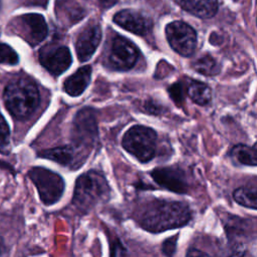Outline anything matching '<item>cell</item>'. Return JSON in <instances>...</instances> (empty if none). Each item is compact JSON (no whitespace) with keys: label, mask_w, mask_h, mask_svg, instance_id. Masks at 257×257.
Wrapping results in <instances>:
<instances>
[{"label":"cell","mask_w":257,"mask_h":257,"mask_svg":"<svg viewBox=\"0 0 257 257\" xmlns=\"http://www.w3.org/2000/svg\"><path fill=\"white\" fill-rule=\"evenodd\" d=\"M166 36L170 46L180 55L191 56L197 46L195 29L184 21H173L166 26Z\"/></svg>","instance_id":"6"},{"label":"cell","mask_w":257,"mask_h":257,"mask_svg":"<svg viewBox=\"0 0 257 257\" xmlns=\"http://www.w3.org/2000/svg\"><path fill=\"white\" fill-rule=\"evenodd\" d=\"M113 21L123 29L142 36L148 34L153 26L148 16L134 9L120 10L113 16Z\"/></svg>","instance_id":"9"},{"label":"cell","mask_w":257,"mask_h":257,"mask_svg":"<svg viewBox=\"0 0 257 257\" xmlns=\"http://www.w3.org/2000/svg\"><path fill=\"white\" fill-rule=\"evenodd\" d=\"M153 179L160 186L179 194L188 191V183L182 170L175 167L157 168L151 173Z\"/></svg>","instance_id":"11"},{"label":"cell","mask_w":257,"mask_h":257,"mask_svg":"<svg viewBox=\"0 0 257 257\" xmlns=\"http://www.w3.org/2000/svg\"><path fill=\"white\" fill-rule=\"evenodd\" d=\"M122 147L141 163L150 162L156 154L157 134L151 127L134 125L124 134Z\"/></svg>","instance_id":"4"},{"label":"cell","mask_w":257,"mask_h":257,"mask_svg":"<svg viewBox=\"0 0 257 257\" xmlns=\"http://www.w3.org/2000/svg\"><path fill=\"white\" fill-rule=\"evenodd\" d=\"M231 155L242 165L257 166V142L252 147L237 145L232 149Z\"/></svg>","instance_id":"19"},{"label":"cell","mask_w":257,"mask_h":257,"mask_svg":"<svg viewBox=\"0 0 257 257\" xmlns=\"http://www.w3.org/2000/svg\"><path fill=\"white\" fill-rule=\"evenodd\" d=\"M90 75L91 67L89 65L80 67L77 71L65 79L63 83L65 92L71 96L80 95L90 82Z\"/></svg>","instance_id":"15"},{"label":"cell","mask_w":257,"mask_h":257,"mask_svg":"<svg viewBox=\"0 0 257 257\" xmlns=\"http://www.w3.org/2000/svg\"><path fill=\"white\" fill-rule=\"evenodd\" d=\"M124 249L118 242V240L114 241L113 244L110 246V257H121Z\"/></svg>","instance_id":"26"},{"label":"cell","mask_w":257,"mask_h":257,"mask_svg":"<svg viewBox=\"0 0 257 257\" xmlns=\"http://www.w3.org/2000/svg\"><path fill=\"white\" fill-rule=\"evenodd\" d=\"M186 94L197 104L206 105L212 98L211 88L204 82L195 79H186Z\"/></svg>","instance_id":"16"},{"label":"cell","mask_w":257,"mask_h":257,"mask_svg":"<svg viewBox=\"0 0 257 257\" xmlns=\"http://www.w3.org/2000/svg\"><path fill=\"white\" fill-rule=\"evenodd\" d=\"M144 109L151 114H160L163 111V107L152 99L147 100L144 103Z\"/></svg>","instance_id":"25"},{"label":"cell","mask_w":257,"mask_h":257,"mask_svg":"<svg viewBox=\"0 0 257 257\" xmlns=\"http://www.w3.org/2000/svg\"><path fill=\"white\" fill-rule=\"evenodd\" d=\"M71 54L66 46L42 49L39 53L40 63L53 75L64 72L71 64Z\"/></svg>","instance_id":"10"},{"label":"cell","mask_w":257,"mask_h":257,"mask_svg":"<svg viewBox=\"0 0 257 257\" xmlns=\"http://www.w3.org/2000/svg\"><path fill=\"white\" fill-rule=\"evenodd\" d=\"M186 257H210V256L201 250H198L196 248H190L187 251Z\"/></svg>","instance_id":"27"},{"label":"cell","mask_w":257,"mask_h":257,"mask_svg":"<svg viewBox=\"0 0 257 257\" xmlns=\"http://www.w3.org/2000/svg\"><path fill=\"white\" fill-rule=\"evenodd\" d=\"M234 200L251 209H257V182L239 187L233 193Z\"/></svg>","instance_id":"17"},{"label":"cell","mask_w":257,"mask_h":257,"mask_svg":"<svg viewBox=\"0 0 257 257\" xmlns=\"http://www.w3.org/2000/svg\"><path fill=\"white\" fill-rule=\"evenodd\" d=\"M10 152V131L5 118L0 114V153L7 155Z\"/></svg>","instance_id":"21"},{"label":"cell","mask_w":257,"mask_h":257,"mask_svg":"<svg viewBox=\"0 0 257 257\" xmlns=\"http://www.w3.org/2000/svg\"><path fill=\"white\" fill-rule=\"evenodd\" d=\"M22 31L26 36V40L31 45L40 43L47 35L48 28L42 15L36 13L24 14L19 17Z\"/></svg>","instance_id":"13"},{"label":"cell","mask_w":257,"mask_h":257,"mask_svg":"<svg viewBox=\"0 0 257 257\" xmlns=\"http://www.w3.org/2000/svg\"><path fill=\"white\" fill-rule=\"evenodd\" d=\"M100 39L101 29L97 24L89 25L80 32L75 44V50L79 61H87L92 56Z\"/></svg>","instance_id":"12"},{"label":"cell","mask_w":257,"mask_h":257,"mask_svg":"<svg viewBox=\"0 0 257 257\" xmlns=\"http://www.w3.org/2000/svg\"><path fill=\"white\" fill-rule=\"evenodd\" d=\"M28 176L35 185L43 204L52 205L62 196L64 181L58 174L42 167H35L28 172Z\"/></svg>","instance_id":"5"},{"label":"cell","mask_w":257,"mask_h":257,"mask_svg":"<svg viewBox=\"0 0 257 257\" xmlns=\"http://www.w3.org/2000/svg\"><path fill=\"white\" fill-rule=\"evenodd\" d=\"M139 58V49L128 39L115 35L109 46L107 62L109 67L116 70L131 69Z\"/></svg>","instance_id":"7"},{"label":"cell","mask_w":257,"mask_h":257,"mask_svg":"<svg viewBox=\"0 0 257 257\" xmlns=\"http://www.w3.org/2000/svg\"><path fill=\"white\" fill-rule=\"evenodd\" d=\"M2 249H3V247H2V241H1V239H0V255H1V253H2Z\"/></svg>","instance_id":"29"},{"label":"cell","mask_w":257,"mask_h":257,"mask_svg":"<svg viewBox=\"0 0 257 257\" xmlns=\"http://www.w3.org/2000/svg\"><path fill=\"white\" fill-rule=\"evenodd\" d=\"M0 7H1V0H0Z\"/></svg>","instance_id":"30"},{"label":"cell","mask_w":257,"mask_h":257,"mask_svg":"<svg viewBox=\"0 0 257 257\" xmlns=\"http://www.w3.org/2000/svg\"><path fill=\"white\" fill-rule=\"evenodd\" d=\"M192 66L197 72L207 75V76L216 75L221 70L220 64L217 62V60L215 58H213L209 54H206V55L198 58L197 60H195L192 63Z\"/></svg>","instance_id":"20"},{"label":"cell","mask_w":257,"mask_h":257,"mask_svg":"<svg viewBox=\"0 0 257 257\" xmlns=\"http://www.w3.org/2000/svg\"><path fill=\"white\" fill-rule=\"evenodd\" d=\"M187 12L202 18L213 17L218 11V0H175Z\"/></svg>","instance_id":"14"},{"label":"cell","mask_w":257,"mask_h":257,"mask_svg":"<svg viewBox=\"0 0 257 257\" xmlns=\"http://www.w3.org/2000/svg\"><path fill=\"white\" fill-rule=\"evenodd\" d=\"M110 189L102 174L89 171L80 175L73 192V205L82 212H88L101 201L109 197Z\"/></svg>","instance_id":"3"},{"label":"cell","mask_w":257,"mask_h":257,"mask_svg":"<svg viewBox=\"0 0 257 257\" xmlns=\"http://www.w3.org/2000/svg\"><path fill=\"white\" fill-rule=\"evenodd\" d=\"M118 0H98V4L101 8L103 9H107L111 6H113Z\"/></svg>","instance_id":"28"},{"label":"cell","mask_w":257,"mask_h":257,"mask_svg":"<svg viewBox=\"0 0 257 257\" xmlns=\"http://www.w3.org/2000/svg\"><path fill=\"white\" fill-rule=\"evenodd\" d=\"M97 137L95 111L91 107L81 108L74 116L72 141L77 146H91Z\"/></svg>","instance_id":"8"},{"label":"cell","mask_w":257,"mask_h":257,"mask_svg":"<svg viewBox=\"0 0 257 257\" xmlns=\"http://www.w3.org/2000/svg\"><path fill=\"white\" fill-rule=\"evenodd\" d=\"M38 156L41 158L56 162L62 166H66L70 164L73 159V151L71 148L67 146L57 147V148L48 149V150L39 152Z\"/></svg>","instance_id":"18"},{"label":"cell","mask_w":257,"mask_h":257,"mask_svg":"<svg viewBox=\"0 0 257 257\" xmlns=\"http://www.w3.org/2000/svg\"><path fill=\"white\" fill-rule=\"evenodd\" d=\"M19 61L18 54L8 44L0 43V63L14 65Z\"/></svg>","instance_id":"22"},{"label":"cell","mask_w":257,"mask_h":257,"mask_svg":"<svg viewBox=\"0 0 257 257\" xmlns=\"http://www.w3.org/2000/svg\"><path fill=\"white\" fill-rule=\"evenodd\" d=\"M168 91L174 102L178 105H181L182 102L184 101L186 93V86L184 85V83L181 81L175 82L169 87Z\"/></svg>","instance_id":"23"},{"label":"cell","mask_w":257,"mask_h":257,"mask_svg":"<svg viewBox=\"0 0 257 257\" xmlns=\"http://www.w3.org/2000/svg\"><path fill=\"white\" fill-rule=\"evenodd\" d=\"M3 98L8 111L18 119L30 116L40 100L37 86L28 78H18L10 82L5 87Z\"/></svg>","instance_id":"2"},{"label":"cell","mask_w":257,"mask_h":257,"mask_svg":"<svg viewBox=\"0 0 257 257\" xmlns=\"http://www.w3.org/2000/svg\"><path fill=\"white\" fill-rule=\"evenodd\" d=\"M177 238H178V235H175V236L170 237L164 241V243L162 245V252L167 257H173V255L175 254Z\"/></svg>","instance_id":"24"},{"label":"cell","mask_w":257,"mask_h":257,"mask_svg":"<svg viewBox=\"0 0 257 257\" xmlns=\"http://www.w3.org/2000/svg\"><path fill=\"white\" fill-rule=\"evenodd\" d=\"M136 218L145 230L159 233L187 224L191 219V211L183 202L153 200L139 209Z\"/></svg>","instance_id":"1"}]
</instances>
